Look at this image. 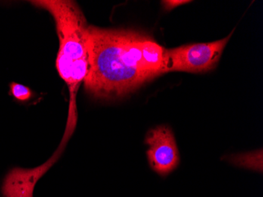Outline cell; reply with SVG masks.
Instances as JSON below:
<instances>
[{
	"mask_svg": "<svg viewBox=\"0 0 263 197\" xmlns=\"http://www.w3.org/2000/svg\"><path fill=\"white\" fill-rule=\"evenodd\" d=\"M88 68L85 90L99 99L121 98L152 80L143 66L145 34L131 29L88 26Z\"/></svg>",
	"mask_w": 263,
	"mask_h": 197,
	"instance_id": "6da1fadb",
	"label": "cell"
},
{
	"mask_svg": "<svg viewBox=\"0 0 263 197\" xmlns=\"http://www.w3.org/2000/svg\"><path fill=\"white\" fill-rule=\"evenodd\" d=\"M35 7L47 10L54 19L59 40L56 69L69 92V118L66 133L77 123V93L88 68V25L81 8L70 0H35Z\"/></svg>",
	"mask_w": 263,
	"mask_h": 197,
	"instance_id": "7a4b0ae2",
	"label": "cell"
},
{
	"mask_svg": "<svg viewBox=\"0 0 263 197\" xmlns=\"http://www.w3.org/2000/svg\"><path fill=\"white\" fill-rule=\"evenodd\" d=\"M233 32L227 38L214 42L165 49V74L174 71L205 73L214 69Z\"/></svg>",
	"mask_w": 263,
	"mask_h": 197,
	"instance_id": "3957f363",
	"label": "cell"
},
{
	"mask_svg": "<svg viewBox=\"0 0 263 197\" xmlns=\"http://www.w3.org/2000/svg\"><path fill=\"white\" fill-rule=\"evenodd\" d=\"M145 143L151 168L159 175L166 176L175 170L180 162L178 149L172 130L160 126L151 130L146 136Z\"/></svg>",
	"mask_w": 263,
	"mask_h": 197,
	"instance_id": "277c9868",
	"label": "cell"
},
{
	"mask_svg": "<svg viewBox=\"0 0 263 197\" xmlns=\"http://www.w3.org/2000/svg\"><path fill=\"white\" fill-rule=\"evenodd\" d=\"M65 142H62L60 149L47 160L45 164L32 169L14 167L8 172L3 182L2 195L4 197H33L35 184L49 170L59 158Z\"/></svg>",
	"mask_w": 263,
	"mask_h": 197,
	"instance_id": "5b68a950",
	"label": "cell"
},
{
	"mask_svg": "<svg viewBox=\"0 0 263 197\" xmlns=\"http://www.w3.org/2000/svg\"><path fill=\"white\" fill-rule=\"evenodd\" d=\"M165 48L145 35L141 44L142 59L143 66L152 79L165 74Z\"/></svg>",
	"mask_w": 263,
	"mask_h": 197,
	"instance_id": "8992f818",
	"label": "cell"
},
{
	"mask_svg": "<svg viewBox=\"0 0 263 197\" xmlns=\"http://www.w3.org/2000/svg\"><path fill=\"white\" fill-rule=\"evenodd\" d=\"M230 162L240 167H247V168L253 169V170L262 171V151H257L246 155H236L230 157Z\"/></svg>",
	"mask_w": 263,
	"mask_h": 197,
	"instance_id": "52a82bcc",
	"label": "cell"
},
{
	"mask_svg": "<svg viewBox=\"0 0 263 197\" xmlns=\"http://www.w3.org/2000/svg\"><path fill=\"white\" fill-rule=\"evenodd\" d=\"M10 94L21 103L29 101L32 97V90L29 87L16 82L10 83Z\"/></svg>",
	"mask_w": 263,
	"mask_h": 197,
	"instance_id": "ba28073f",
	"label": "cell"
},
{
	"mask_svg": "<svg viewBox=\"0 0 263 197\" xmlns=\"http://www.w3.org/2000/svg\"><path fill=\"white\" fill-rule=\"evenodd\" d=\"M189 3H190V1L187 0H165L162 1V4L165 10H172L179 6L184 5Z\"/></svg>",
	"mask_w": 263,
	"mask_h": 197,
	"instance_id": "9c48e42d",
	"label": "cell"
}]
</instances>
